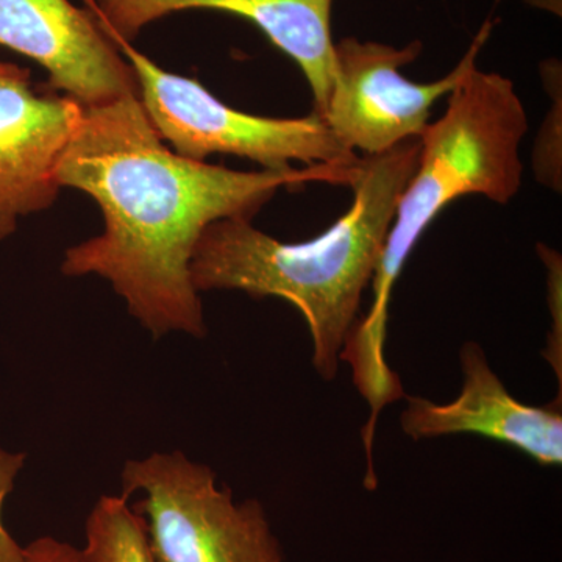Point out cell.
Masks as SVG:
<instances>
[{
  "label": "cell",
  "instance_id": "7c38bea8",
  "mask_svg": "<svg viewBox=\"0 0 562 562\" xmlns=\"http://www.w3.org/2000/svg\"><path fill=\"white\" fill-rule=\"evenodd\" d=\"M542 79L546 90L552 95V109L542 122L536 140L535 172L543 187L561 191V69L560 63H542Z\"/></svg>",
  "mask_w": 562,
  "mask_h": 562
},
{
  "label": "cell",
  "instance_id": "6da1fadb",
  "mask_svg": "<svg viewBox=\"0 0 562 562\" xmlns=\"http://www.w3.org/2000/svg\"><path fill=\"white\" fill-rule=\"evenodd\" d=\"M358 168L360 161L235 171L166 146L138 95L83 109L58 158L55 180L98 203L103 232L66 250L61 272L110 281L155 339L172 331L205 338L190 265L206 227L222 220L254 221L281 188L350 187Z\"/></svg>",
  "mask_w": 562,
  "mask_h": 562
},
{
  "label": "cell",
  "instance_id": "8992f818",
  "mask_svg": "<svg viewBox=\"0 0 562 562\" xmlns=\"http://www.w3.org/2000/svg\"><path fill=\"white\" fill-rule=\"evenodd\" d=\"M491 31L492 22H484L457 68L431 83H416L401 72L402 66L419 57V40L405 47L351 36L339 41L335 44V70L321 120L347 150H361L364 157L420 138L430 124L432 105L475 68Z\"/></svg>",
  "mask_w": 562,
  "mask_h": 562
},
{
  "label": "cell",
  "instance_id": "9a60e30c",
  "mask_svg": "<svg viewBox=\"0 0 562 562\" xmlns=\"http://www.w3.org/2000/svg\"><path fill=\"white\" fill-rule=\"evenodd\" d=\"M25 76H31V70L13 65V63L0 61V81Z\"/></svg>",
  "mask_w": 562,
  "mask_h": 562
},
{
  "label": "cell",
  "instance_id": "5b68a950",
  "mask_svg": "<svg viewBox=\"0 0 562 562\" xmlns=\"http://www.w3.org/2000/svg\"><path fill=\"white\" fill-rule=\"evenodd\" d=\"M111 40L131 63L151 125L181 157L205 161L214 154L235 155L271 171H288L294 168L292 162L353 166L360 161L316 113L294 120L244 113L222 103L198 80L161 69L132 43Z\"/></svg>",
  "mask_w": 562,
  "mask_h": 562
},
{
  "label": "cell",
  "instance_id": "4fadbf2b",
  "mask_svg": "<svg viewBox=\"0 0 562 562\" xmlns=\"http://www.w3.org/2000/svg\"><path fill=\"white\" fill-rule=\"evenodd\" d=\"M24 453H10L0 449V562H24V549L9 535L2 524V505L13 491L14 480L24 465Z\"/></svg>",
  "mask_w": 562,
  "mask_h": 562
},
{
  "label": "cell",
  "instance_id": "7a4b0ae2",
  "mask_svg": "<svg viewBox=\"0 0 562 562\" xmlns=\"http://www.w3.org/2000/svg\"><path fill=\"white\" fill-rule=\"evenodd\" d=\"M419 154L420 139L413 138L361 157L350 210L310 241L281 243L247 220L213 222L192 254V286L290 302L308 324L316 372L335 379Z\"/></svg>",
  "mask_w": 562,
  "mask_h": 562
},
{
  "label": "cell",
  "instance_id": "8fae6325",
  "mask_svg": "<svg viewBox=\"0 0 562 562\" xmlns=\"http://www.w3.org/2000/svg\"><path fill=\"white\" fill-rule=\"evenodd\" d=\"M85 554L90 562H155L146 527L122 495H103L85 527Z\"/></svg>",
  "mask_w": 562,
  "mask_h": 562
},
{
  "label": "cell",
  "instance_id": "30bf717a",
  "mask_svg": "<svg viewBox=\"0 0 562 562\" xmlns=\"http://www.w3.org/2000/svg\"><path fill=\"white\" fill-rule=\"evenodd\" d=\"M81 113L66 95L38 94L31 76L0 81V241L57 202L55 168Z\"/></svg>",
  "mask_w": 562,
  "mask_h": 562
},
{
  "label": "cell",
  "instance_id": "9c48e42d",
  "mask_svg": "<svg viewBox=\"0 0 562 562\" xmlns=\"http://www.w3.org/2000/svg\"><path fill=\"white\" fill-rule=\"evenodd\" d=\"M110 38L132 43L151 22L180 11L233 14L260 29L277 49L297 63L313 91L314 113L327 105L335 43L333 0H85Z\"/></svg>",
  "mask_w": 562,
  "mask_h": 562
},
{
  "label": "cell",
  "instance_id": "52a82bcc",
  "mask_svg": "<svg viewBox=\"0 0 562 562\" xmlns=\"http://www.w3.org/2000/svg\"><path fill=\"white\" fill-rule=\"evenodd\" d=\"M0 46L38 63L83 109L138 95L131 63L90 9L69 0H0Z\"/></svg>",
  "mask_w": 562,
  "mask_h": 562
},
{
  "label": "cell",
  "instance_id": "277c9868",
  "mask_svg": "<svg viewBox=\"0 0 562 562\" xmlns=\"http://www.w3.org/2000/svg\"><path fill=\"white\" fill-rule=\"evenodd\" d=\"M122 497L146 527L155 562H284L260 502L236 503L209 465L187 454L151 453L125 462Z\"/></svg>",
  "mask_w": 562,
  "mask_h": 562
},
{
  "label": "cell",
  "instance_id": "3957f363",
  "mask_svg": "<svg viewBox=\"0 0 562 562\" xmlns=\"http://www.w3.org/2000/svg\"><path fill=\"white\" fill-rule=\"evenodd\" d=\"M528 132L522 99L508 77L475 68L449 94L441 120L420 135L416 171L406 184L371 281L372 305L344 344L358 392L373 413L401 401V379L384 357L392 290L414 247L447 205L484 195L506 205L522 188L520 144Z\"/></svg>",
  "mask_w": 562,
  "mask_h": 562
},
{
  "label": "cell",
  "instance_id": "ba28073f",
  "mask_svg": "<svg viewBox=\"0 0 562 562\" xmlns=\"http://www.w3.org/2000/svg\"><path fill=\"white\" fill-rule=\"evenodd\" d=\"M460 361L464 382L452 402L406 397L408 405L401 417L405 435L419 441L471 432L508 443L541 465H561L560 409L527 405L513 397L476 342L462 346Z\"/></svg>",
  "mask_w": 562,
  "mask_h": 562
},
{
  "label": "cell",
  "instance_id": "5bb4252c",
  "mask_svg": "<svg viewBox=\"0 0 562 562\" xmlns=\"http://www.w3.org/2000/svg\"><path fill=\"white\" fill-rule=\"evenodd\" d=\"M24 562H90L83 549L54 538H40L24 549Z\"/></svg>",
  "mask_w": 562,
  "mask_h": 562
}]
</instances>
